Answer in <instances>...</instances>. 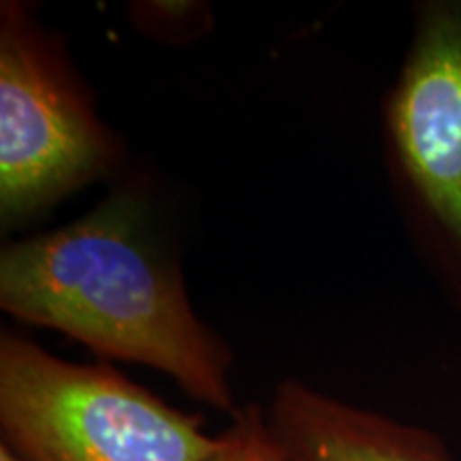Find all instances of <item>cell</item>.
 <instances>
[{"instance_id":"1","label":"cell","mask_w":461,"mask_h":461,"mask_svg":"<svg viewBox=\"0 0 461 461\" xmlns=\"http://www.w3.org/2000/svg\"><path fill=\"white\" fill-rule=\"evenodd\" d=\"M0 305L107 359L169 374L194 400L238 414L227 346L194 314L137 194L115 193L67 227L5 248Z\"/></svg>"},{"instance_id":"2","label":"cell","mask_w":461,"mask_h":461,"mask_svg":"<svg viewBox=\"0 0 461 461\" xmlns=\"http://www.w3.org/2000/svg\"><path fill=\"white\" fill-rule=\"evenodd\" d=\"M0 429L20 461H214L222 434L107 366L0 338Z\"/></svg>"},{"instance_id":"3","label":"cell","mask_w":461,"mask_h":461,"mask_svg":"<svg viewBox=\"0 0 461 461\" xmlns=\"http://www.w3.org/2000/svg\"><path fill=\"white\" fill-rule=\"evenodd\" d=\"M120 148L60 48L20 5L0 11V216L5 227L105 176Z\"/></svg>"},{"instance_id":"4","label":"cell","mask_w":461,"mask_h":461,"mask_svg":"<svg viewBox=\"0 0 461 461\" xmlns=\"http://www.w3.org/2000/svg\"><path fill=\"white\" fill-rule=\"evenodd\" d=\"M408 184L461 261V3H429L387 107Z\"/></svg>"},{"instance_id":"5","label":"cell","mask_w":461,"mask_h":461,"mask_svg":"<svg viewBox=\"0 0 461 461\" xmlns=\"http://www.w3.org/2000/svg\"><path fill=\"white\" fill-rule=\"evenodd\" d=\"M267 420L288 461H453L429 431L350 406L295 380L276 391Z\"/></svg>"},{"instance_id":"6","label":"cell","mask_w":461,"mask_h":461,"mask_svg":"<svg viewBox=\"0 0 461 461\" xmlns=\"http://www.w3.org/2000/svg\"><path fill=\"white\" fill-rule=\"evenodd\" d=\"M214 461H288L276 440L269 420L257 406L238 411L233 425L222 434V448Z\"/></svg>"},{"instance_id":"7","label":"cell","mask_w":461,"mask_h":461,"mask_svg":"<svg viewBox=\"0 0 461 461\" xmlns=\"http://www.w3.org/2000/svg\"><path fill=\"white\" fill-rule=\"evenodd\" d=\"M0 461H20L15 457V453L11 451L9 447H5L3 442H0Z\"/></svg>"}]
</instances>
